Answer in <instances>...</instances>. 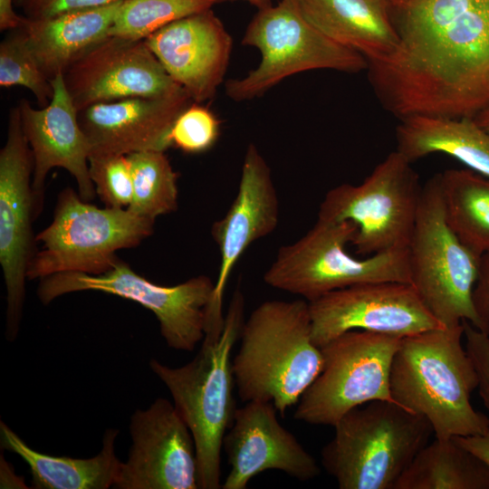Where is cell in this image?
<instances>
[{
	"label": "cell",
	"instance_id": "17",
	"mask_svg": "<svg viewBox=\"0 0 489 489\" xmlns=\"http://www.w3.org/2000/svg\"><path fill=\"white\" fill-rule=\"evenodd\" d=\"M271 402L248 401L235 409L223 439L230 471L223 489H245L256 475L282 471L300 480L317 477L321 468L297 438L278 421Z\"/></svg>",
	"mask_w": 489,
	"mask_h": 489
},
{
	"label": "cell",
	"instance_id": "37",
	"mask_svg": "<svg viewBox=\"0 0 489 489\" xmlns=\"http://www.w3.org/2000/svg\"><path fill=\"white\" fill-rule=\"evenodd\" d=\"M14 0H0V30L10 31L22 27L27 18L16 14L13 7Z\"/></svg>",
	"mask_w": 489,
	"mask_h": 489
},
{
	"label": "cell",
	"instance_id": "13",
	"mask_svg": "<svg viewBox=\"0 0 489 489\" xmlns=\"http://www.w3.org/2000/svg\"><path fill=\"white\" fill-rule=\"evenodd\" d=\"M34 158L24 135L18 106L9 113L7 139L0 151V263L6 288L5 336L18 335L27 269L34 254Z\"/></svg>",
	"mask_w": 489,
	"mask_h": 489
},
{
	"label": "cell",
	"instance_id": "10",
	"mask_svg": "<svg viewBox=\"0 0 489 489\" xmlns=\"http://www.w3.org/2000/svg\"><path fill=\"white\" fill-rule=\"evenodd\" d=\"M411 165L398 150L391 152L360 185L330 189L317 218L354 224L350 244L357 254L408 248L423 189Z\"/></svg>",
	"mask_w": 489,
	"mask_h": 489
},
{
	"label": "cell",
	"instance_id": "18",
	"mask_svg": "<svg viewBox=\"0 0 489 489\" xmlns=\"http://www.w3.org/2000/svg\"><path fill=\"white\" fill-rule=\"evenodd\" d=\"M51 82L54 92L47 106L35 109L24 99L17 105L34 158L35 217L42 211L45 179L53 168H62L74 177L83 200L90 202L96 194L89 174L91 145L79 123L78 110L66 90L63 75H57Z\"/></svg>",
	"mask_w": 489,
	"mask_h": 489
},
{
	"label": "cell",
	"instance_id": "38",
	"mask_svg": "<svg viewBox=\"0 0 489 489\" xmlns=\"http://www.w3.org/2000/svg\"><path fill=\"white\" fill-rule=\"evenodd\" d=\"M0 471L1 488H28L24 479L14 474L12 465L3 456H1Z\"/></svg>",
	"mask_w": 489,
	"mask_h": 489
},
{
	"label": "cell",
	"instance_id": "34",
	"mask_svg": "<svg viewBox=\"0 0 489 489\" xmlns=\"http://www.w3.org/2000/svg\"><path fill=\"white\" fill-rule=\"evenodd\" d=\"M118 0H14L24 16L37 20L61 14L103 6Z\"/></svg>",
	"mask_w": 489,
	"mask_h": 489
},
{
	"label": "cell",
	"instance_id": "1",
	"mask_svg": "<svg viewBox=\"0 0 489 489\" xmlns=\"http://www.w3.org/2000/svg\"><path fill=\"white\" fill-rule=\"evenodd\" d=\"M388 1L398 43L368 67L382 106L398 120L488 109L489 0Z\"/></svg>",
	"mask_w": 489,
	"mask_h": 489
},
{
	"label": "cell",
	"instance_id": "30",
	"mask_svg": "<svg viewBox=\"0 0 489 489\" xmlns=\"http://www.w3.org/2000/svg\"><path fill=\"white\" fill-rule=\"evenodd\" d=\"M0 86L28 89L41 108L53 99V84L31 54L21 27L10 30L0 43Z\"/></svg>",
	"mask_w": 489,
	"mask_h": 489
},
{
	"label": "cell",
	"instance_id": "35",
	"mask_svg": "<svg viewBox=\"0 0 489 489\" xmlns=\"http://www.w3.org/2000/svg\"><path fill=\"white\" fill-rule=\"evenodd\" d=\"M473 302L478 316L489 324V251L480 256Z\"/></svg>",
	"mask_w": 489,
	"mask_h": 489
},
{
	"label": "cell",
	"instance_id": "31",
	"mask_svg": "<svg viewBox=\"0 0 489 489\" xmlns=\"http://www.w3.org/2000/svg\"><path fill=\"white\" fill-rule=\"evenodd\" d=\"M89 174L105 206L124 208L130 205L132 178L127 155L91 152Z\"/></svg>",
	"mask_w": 489,
	"mask_h": 489
},
{
	"label": "cell",
	"instance_id": "12",
	"mask_svg": "<svg viewBox=\"0 0 489 489\" xmlns=\"http://www.w3.org/2000/svg\"><path fill=\"white\" fill-rule=\"evenodd\" d=\"M401 339L354 330L322 346V369L302 395L293 417L308 424L333 427L360 405L375 400L395 402L390 392V372Z\"/></svg>",
	"mask_w": 489,
	"mask_h": 489
},
{
	"label": "cell",
	"instance_id": "22",
	"mask_svg": "<svg viewBox=\"0 0 489 489\" xmlns=\"http://www.w3.org/2000/svg\"><path fill=\"white\" fill-rule=\"evenodd\" d=\"M293 1L313 26L363 55L369 64L387 60L397 48L388 0Z\"/></svg>",
	"mask_w": 489,
	"mask_h": 489
},
{
	"label": "cell",
	"instance_id": "11",
	"mask_svg": "<svg viewBox=\"0 0 489 489\" xmlns=\"http://www.w3.org/2000/svg\"><path fill=\"white\" fill-rule=\"evenodd\" d=\"M82 291L102 292L139 303L155 314L169 348L192 351L205 337L215 282L201 274L173 286L159 285L120 259L112 269L98 275L65 272L43 277L37 296L46 305L60 296Z\"/></svg>",
	"mask_w": 489,
	"mask_h": 489
},
{
	"label": "cell",
	"instance_id": "15",
	"mask_svg": "<svg viewBox=\"0 0 489 489\" xmlns=\"http://www.w3.org/2000/svg\"><path fill=\"white\" fill-rule=\"evenodd\" d=\"M129 433L128 459L113 488H198L194 438L174 404L158 398L148 408L136 410Z\"/></svg>",
	"mask_w": 489,
	"mask_h": 489
},
{
	"label": "cell",
	"instance_id": "7",
	"mask_svg": "<svg viewBox=\"0 0 489 489\" xmlns=\"http://www.w3.org/2000/svg\"><path fill=\"white\" fill-rule=\"evenodd\" d=\"M408 253L410 283L436 319L444 326L467 321L489 334L473 302L480 255L449 226L436 175L423 186Z\"/></svg>",
	"mask_w": 489,
	"mask_h": 489
},
{
	"label": "cell",
	"instance_id": "25",
	"mask_svg": "<svg viewBox=\"0 0 489 489\" xmlns=\"http://www.w3.org/2000/svg\"><path fill=\"white\" fill-rule=\"evenodd\" d=\"M396 139V150L411 163L430 154L442 153L489 177V131L474 118H404L397 126Z\"/></svg>",
	"mask_w": 489,
	"mask_h": 489
},
{
	"label": "cell",
	"instance_id": "33",
	"mask_svg": "<svg viewBox=\"0 0 489 489\" xmlns=\"http://www.w3.org/2000/svg\"><path fill=\"white\" fill-rule=\"evenodd\" d=\"M465 349L474 364L481 399L489 412V334L463 321Z\"/></svg>",
	"mask_w": 489,
	"mask_h": 489
},
{
	"label": "cell",
	"instance_id": "20",
	"mask_svg": "<svg viewBox=\"0 0 489 489\" xmlns=\"http://www.w3.org/2000/svg\"><path fill=\"white\" fill-rule=\"evenodd\" d=\"M144 40L194 102L216 96L229 65L233 39L212 9L172 22Z\"/></svg>",
	"mask_w": 489,
	"mask_h": 489
},
{
	"label": "cell",
	"instance_id": "3",
	"mask_svg": "<svg viewBox=\"0 0 489 489\" xmlns=\"http://www.w3.org/2000/svg\"><path fill=\"white\" fill-rule=\"evenodd\" d=\"M245 301L235 290L221 330L205 333L200 350L188 363L168 367L156 359L149 365L168 389L175 408L194 438L200 489L221 488L223 439L235 412L231 353L244 322Z\"/></svg>",
	"mask_w": 489,
	"mask_h": 489
},
{
	"label": "cell",
	"instance_id": "14",
	"mask_svg": "<svg viewBox=\"0 0 489 489\" xmlns=\"http://www.w3.org/2000/svg\"><path fill=\"white\" fill-rule=\"evenodd\" d=\"M308 303L312 339L319 348L354 330L403 338L444 326L406 283L356 284Z\"/></svg>",
	"mask_w": 489,
	"mask_h": 489
},
{
	"label": "cell",
	"instance_id": "26",
	"mask_svg": "<svg viewBox=\"0 0 489 489\" xmlns=\"http://www.w3.org/2000/svg\"><path fill=\"white\" fill-rule=\"evenodd\" d=\"M394 489H489V466L454 437H435L415 456Z\"/></svg>",
	"mask_w": 489,
	"mask_h": 489
},
{
	"label": "cell",
	"instance_id": "2",
	"mask_svg": "<svg viewBox=\"0 0 489 489\" xmlns=\"http://www.w3.org/2000/svg\"><path fill=\"white\" fill-rule=\"evenodd\" d=\"M463 336L461 322L403 337L392 361L393 400L424 417L440 439L489 430V417L471 404L478 379Z\"/></svg>",
	"mask_w": 489,
	"mask_h": 489
},
{
	"label": "cell",
	"instance_id": "27",
	"mask_svg": "<svg viewBox=\"0 0 489 489\" xmlns=\"http://www.w3.org/2000/svg\"><path fill=\"white\" fill-rule=\"evenodd\" d=\"M446 219L478 255L489 251V177L469 168L436 174Z\"/></svg>",
	"mask_w": 489,
	"mask_h": 489
},
{
	"label": "cell",
	"instance_id": "21",
	"mask_svg": "<svg viewBox=\"0 0 489 489\" xmlns=\"http://www.w3.org/2000/svg\"><path fill=\"white\" fill-rule=\"evenodd\" d=\"M193 101L182 91L164 97H132L101 102L78 111L91 152L129 155L165 151L172 126Z\"/></svg>",
	"mask_w": 489,
	"mask_h": 489
},
{
	"label": "cell",
	"instance_id": "6",
	"mask_svg": "<svg viewBox=\"0 0 489 489\" xmlns=\"http://www.w3.org/2000/svg\"><path fill=\"white\" fill-rule=\"evenodd\" d=\"M356 230L349 221L317 218L304 235L279 248L264 283L308 302L356 284L410 283L408 248L357 258L347 250Z\"/></svg>",
	"mask_w": 489,
	"mask_h": 489
},
{
	"label": "cell",
	"instance_id": "36",
	"mask_svg": "<svg viewBox=\"0 0 489 489\" xmlns=\"http://www.w3.org/2000/svg\"><path fill=\"white\" fill-rule=\"evenodd\" d=\"M454 438L489 466V430L480 435Z\"/></svg>",
	"mask_w": 489,
	"mask_h": 489
},
{
	"label": "cell",
	"instance_id": "39",
	"mask_svg": "<svg viewBox=\"0 0 489 489\" xmlns=\"http://www.w3.org/2000/svg\"><path fill=\"white\" fill-rule=\"evenodd\" d=\"M474 119L484 129L489 131V108L478 113Z\"/></svg>",
	"mask_w": 489,
	"mask_h": 489
},
{
	"label": "cell",
	"instance_id": "32",
	"mask_svg": "<svg viewBox=\"0 0 489 489\" xmlns=\"http://www.w3.org/2000/svg\"><path fill=\"white\" fill-rule=\"evenodd\" d=\"M220 134V121L201 103L192 102L177 117L171 131V147L197 154L210 149Z\"/></svg>",
	"mask_w": 489,
	"mask_h": 489
},
{
	"label": "cell",
	"instance_id": "4",
	"mask_svg": "<svg viewBox=\"0 0 489 489\" xmlns=\"http://www.w3.org/2000/svg\"><path fill=\"white\" fill-rule=\"evenodd\" d=\"M321 349L312 339L306 300H271L244 320L232 360L243 402H271L282 416L298 403L322 369Z\"/></svg>",
	"mask_w": 489,
	"mask_h": 489
},
{
	"label": "cell",
	"instance_id": "8",
	"mask_svg": "<svg viewBox=\"0 0 489 489\" xmlns=\"http://www.w3.org/2000/svg\"><path fill=\"white\" fill-rule=\"evenodd\" d=\"M154 224L128 207L100 208L66 187L53 221L35 236L42 248L29 264L27 279L65 272L104 273L120 260L116 252L139 245L153 234Z\"/></svg>",
	"mask_w": 489,
	"mask_h": 489
},
{
	"label": "cell",
	"instance_id": "19",
	"mask_svg": "<svg viewBox=\"0 0 489 489\" xmlns=\"http://www.w3.org/2000/svg\"><path fill=\"white\" fill-rule=\"evenodd\" d=\"M279 200L271 169L250 143L242 165L238 190L225 215L213 223L211 235L220 254V264L207 320L225 319V290L233 269L255 241L272 234L279 222Z\"/></svg>",
	"mask_w": 489,
	"mask_h": 489
},
{
	"label": "cell",
	"instance_id": "9",
	"mask_svg": "<svg viewBox=\"0 0 489 489\" xmlns=\"http://www.w3.org/2000/svg\"><path fill=\"white\" fill-rule=\"evenodd\" d=\"M242 43L261 53V62L244 77L225 82L235 101L253 100L283 80L306 71L335 70L355 73L369 67L368 60L313 26L293 0H278L259 9L248 24Z\"/></svg>",
	"mask_w": 489,
	"mask_h": 489
},
{
	"label": "cell",
	"instance_id": "5",
	"mask_svg": "<svg viewBox=\"0 0 489 489\" xmlns=\"http://www.w3.org/2000/svg\"><path fill=\"white\" fill-rule=\"evenodd\" d=\"M333 427L321 465L340 489H394L434 435L424 417L388 400L356 407Z\"/></svg>",
	"mask_w": 489,
	"mask_h": 489
},
{
	"label": "cell",
	"instance_id": "23",
	"mask_svg": "<svg viewBox=\"0 0 489 489\" xmlns=\"http://www.w3.org/2000/svg\"><path fill=\"white\" fill-rule=\"evenodd\" d=\"M122 0L30 20L21 27L27 47L44 75L51 81L110 36Z\"/></svg>",
	"mask_w": 489,
	"mask_h": 489
},
{
	"label": "cell",
	"instance_id": "29",
	"mask_svg": "<svg viewBox=\"0 0 489 489\" xmlns=\"http://www.w3.org/2000/svg\"><path fill=\"white\" fill-rule=\"evenodd\" d=\"M233 0H122L110 36L145 39L163 26Z\"/></svg>",
	"mask_w": 489,
	"mask_h": 489
},
{
	"label": "cell",
	"instance_id": "28",
	"mask_svg": "<svg viewBox=\"0 0 489 489\" xmlns=\"http://www.w3.org/2000/svg\"><path fill=\"white\" fill-rule=\"evenodd\" d=\"M132 178V199L128 208L155 221L177 209V174L165 151L144 150L127 155Z\"/></svg>",
	"mask_w": 489,
	"mask_h": 489
},
{
	"label": "cell",
	"instance_id": "16",
	"mask_svg": "<svg viewBox=\"0 0 489 489\" xmlns=\"http://www.w3.org/2000/svg\"><path fill=\"white\" fill-rule=\"evenodd\" d=\"M64 85L79 111L132 97H164L184 91L144 39L108 36L72 63Z\"/></svg>",
	"mask_w": 489,
	"mask_h": 489
},
{
	"label": "cell",
	"instance_id": "40",
	"mask_svg": "<svg viewBox=\"0 0 489 489\" xmlns=\"http://www.w3.org/2000/svg\"><path fill=\"white\" fill-rule=\"evenodd\" d=\"M243 1H245L251 4L252 5L255 6L259 10V9H263V8H265L273 5L278 0H243Z\"/></svg>",
	"mask_w": 489,
	"mask_h": 489
},
{
	"label": "cell",
	"instance_id": "24",
	"mask_svg": "<svg viewBox=\"0 0 489 489\" xmlns=\"http://www.w3.org/2000/svg\"><path fill=\"white\" fill-rule=\"evenodd\" d=\"M119 430L108 428L102 447L91 458H73L43 454L29 446L5 423L0 422V442L4 450L19 455L29 466L31 488L108 489L116 484L121 461L115 453Z\"/></svg>",
	"mask_w": 489,
	"mask_h": 489
}]
</instances>
